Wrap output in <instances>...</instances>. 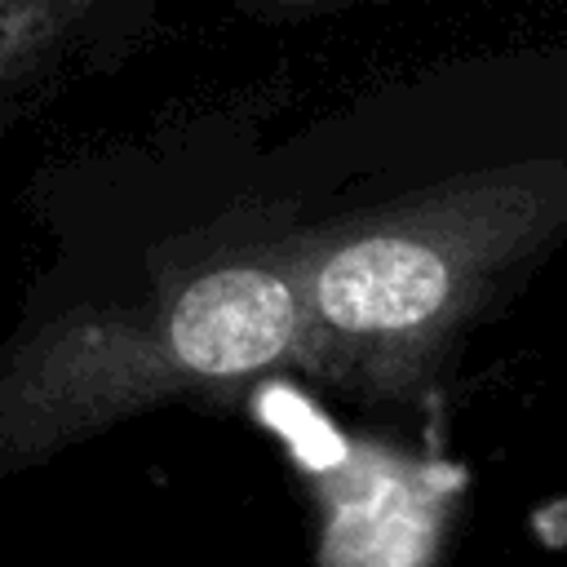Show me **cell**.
Segmentation results:
<instances>
[{"mask_svg": "<svg viewBox=\"0 0 567 567\" xmlns=\"http://www.w3.org/2000/svg\"><path fill=\"white\" fill-rule=\"evenodd\" d=\"M447 297V266L412 239H363L319 275V306L337 328L381 332L430 319Z\"/></svg>", "mask_w": 567, "mask_h": 567, "instance_id": "7a4b0ae2", "label": "cell"}, {"mask_svg": "<svg viewBox=\"0 0 567 567\" xmlns=\"http://www.w3.org/2000/svg\"><path fill=\"white\" fill-rule=\"evenodd\" d=\"M292 297L266 270H217L195 279L168 323L173 354L204 377H239L284 354Z\"/></svg>", "mask_w": 567, "mask_h": 567, "instance_id": "6da1fadb", "label": "cell"}]
</instances>
